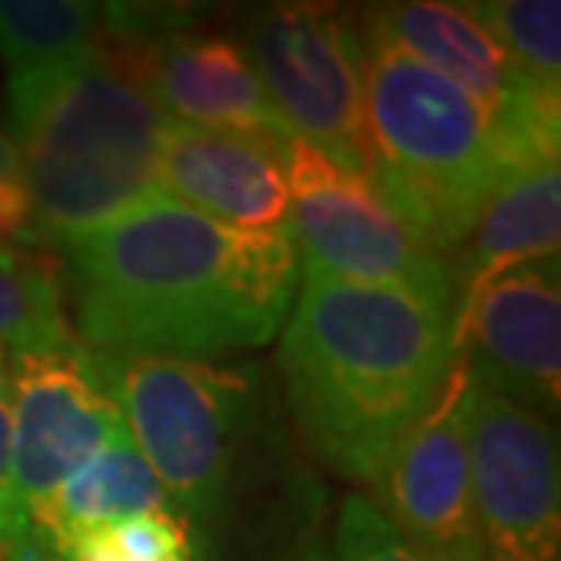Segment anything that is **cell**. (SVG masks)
Segmentation results:
<instances>
[{"mask_svg": "<svg viewBox=\"0 0 561 561\" xmlns=\"http://www.w3.org/2000/svg\"><path fill=\"white\" fill-rule=\"evenodd\" d=\"M62 296L92 354L216 362L274 343L299 288L288 230L249 233L153 194L59 244Z\"/></svg>", "mask_w": 561, "mask_h": 561, "instance_id": "1", "label": "cell"}, {"mask_svg": "<svg viewBox=\"0 0 561 561\" xmlns=\"http://www.w3.org/2000/svg\"><path fill=\"white\" fill-rule=\"evenodd\" d=\"M453 310L299 271L277 332V394L310 463L376 489L456 362Z\"/></svg>", "mask_w": 561, "mask_h": 561, "instance_id": "2", "label": "cell"}, {"mask_svg": "<svg viewBox=\"0 0 561 561\" xmlns=\"http://www.w3.org/2000/svg\"><path fill=\"white\" fill-rule=\"evenodd\" d=\"M168 117L103 44L8 77V136L22 157L37 249H59L157 190Z\"/></svg>", "mask_w": 561, "mask_h": 561, "instance_id": "3", "label": "cell"}, {"mask_svg": "<svg viewBox=\"0 0 561 561\" xmlns=\"http://www.w3.org/2000/svg\"><path fill=\"white\" fill-rule=\"evenodd\" d=\"M362 44L368 175L426 249L456 266L492 194L525 164L463 88L368 33Z\"/></svg>", "mask_w": 561, "mask_h": 561, "instance_id": "4", "label": "cell"}, {"mask_svg": "<svg viewBox=\"0 0 561 561\" xmlns=\"http://www.w3.org/2000/svg\"><path fill=\"white\" fill-rule=\"evenodd\" d=\"M99 362L125 431L197 540L277 387L260 365L150 354H99Z\"/></svg>", "mask_w": 561, "mask_h": 561, "instance_id": "5", "label": "cell"}, {"mask_svg": "<svg viewBox=\"0 0 561 561\" xmlns=\"http://www.w3.org/2000/svg\"><path fill=\"white\" fill-rule=\"evenodd\" d=\"M95 41L175 125L291 139L241 37L201 8L99 4Z\"/></svg>", "mask_w": 561, "mask_h": 561, "instance_id": "6", "label": "cell"}, {"mask_svg": "<svg viewBox=\"0 0 561 561\" xmlns=\"http://www.w3.org/2000/svg\"><path fill=\"white\" fill-rule=\"evenodd\" d=\"M285 179L299 271L409 291L453 310V266L412 233L373 179L302 139L285 142Z\"/></svg>", "mask_w": 561, "mask_h": 561, "instance_id": "7", "label": "cell"}, {"mask_svg": "<svg viewBox=\"0 0 561 561\" xmlns=\"http://www.w3.org/2000/svg\"><path fill=\"white\" fill-rule=\"evenodd\" d=\"M238 37L288 136L362 175L373 172L357 19L343 8L285 0L238 15Z\"/></svg>", "mask_w": 561, "mask_h": 561, "instance_id": "8", "label": "cell"}, {"mask_svg": "<svg viewBox=\"0 0 561 561\" xmlns=\"http://www.w3.org/2000/svg\"><path fill=\"white\" fill-rule=\"evenodd\" d=\"M4 362L11 401V485L26 511L33 547L41 551L37 533L55 492L125 426V420L110 394L99 354L73 335L8 351Z\"/></svg>", "mask_w": 561, "mask_h": 561, "instance_id": "9", "label": "cell"}, {"mask_svg": "<svg viewBox=\"0 0 561 561\" xmlns=\"http://www.w3.org/2000/svg\"><path fill=\"white\" fill-rule=\"evenodd\" d=\"M467 453L481 561H558L561 485L554 423L474 383Z\"/></svg>", "mask_w": 561, "mask_h": 561, "instance_id": "10", "label": "cell"}, {"mask_svg": "<svg viewBox=\"0 0 561 561\" xmlns=\"http://www.w3.org/2000/svg\"><path fill=\"white\" fill-rule=\"evenodd\" d=\"M329 492L299 448L280 409L271 398L252 426L208 529L197 536L201 561H313L324 525Z\"/></svg>", "mask_w": 561, "mask_h": 561, "instance_id": "11", "label": "cell"}, {"mask_svg": "<svg viewBox=\"0 0 561 561\" xmlns=\"http://www.w3.org/2000/svg\"><path fill=\"white\" fill-rule=\"evenodd\" d=\"M470 390L474 376L467 357L456 354L431 405L373 489V503L394 529L442 561H481L467 453Z\"/></svg>", "mask_w": 561, "mask_h": 561, "instance_id": "12", "label": "cell"}, {"mask_svg": "<svg viewBox=\"0 0 561 561\" xmlns=\"http://www.w3.org/2000/svg\"><path fill=\"white\" fill-rule=\"evenodd\" d=\"M456 351L478 387L554 420L561 405V277L558 260L529 263L481 291Z\"/></svg>", "mask_w": 561, "mask_h": 561, "instance_id": "13", "label": "cell"}, {"mask_svg": "<svg viewBox=\"0 0 561 561\" xmlns=\"http://www.w3.org/2000/svg\"><path fill=\"white\" fill-rule=\"evenodd\" d=\"M285 142L168 121L157 190L222 227L249 233L288 230Z\"/></svg>", "mask_w": 561, "mask_h": 561, "instance_id": "14", "label": "cell"}, {"mask_svg": "<svg viewBox=\"0 0 561 561\" xmlns=\"http://www.w3.org/2000/svg\"><path fill=\"white\" fill-rule=\"evenodd\" d=\"M561 241V168L558 161L525 168L503 183L456 255L453 343L492 280L529 263L558 260Z\"/></svg>", "mask_w": 561, "mask_h": 561, "instance_id": "15", "label": "cell"}, {"mask_svg": "<svg viewBox=\"0 0 561 561\" xmlns=\"http://www.w3.org/2000/svg\"><path fill=\"white\" fill-rule=\"evenodd\" d=\"M157 511H172V500H168L153 467L146 463V456L131 442V434L121 426L84 467H77L62 481L48 514H44L37 543L41 551L59 554L73 536Z\"/></svg>", "mask_w": 561, "mask_h": 561, "instance_id": "16", "label": "cell"}, {"mask_svg": "<svg viewBox=\"0 0 561 561\" xmlns=\"http://www.w3.org/2000/svg\"><path fill=\"white\" fill-rule=\"evenodd\" d=\"M99 4L81 0H0V62L8 77L62 66L95 44Z\"/></svg>", "mask_w": 561, "mask_h": 561, "instance_id": "17", "label": "cell"}, {"mask_svg": "<svg viewBox=\"0 0 561 561\" xmlns=\"http://www.w3.org/2000/svg\"><path fill=\"white\" fill-rule=\"evenodd\" d=\"M62 271L41 249H0V351L66 340Z\"/></svg>", "mask_w": 561, "mask_h": 561, "instance_id": "18", "label": "cell"}, {"mask_svg": "<svg viewBox=\"0 0 561 561\" xmlns=\"http://www.w3.org/2000/svg\"><path fill=\"white\" fill-rule=\"evenodd\" d=\"M500 41L507 59L547 92L561 88V4L558 0H478L467 4Z\"/></svg>", "mask_w": 561, "mask_h": 561, "instance_id": "19", "label": "cell"}, {"mask_svg": "<svg viewBox=\"0 0 561 561\" xmlns=\"http://www.w3.org/2000/svg\"><path fill=\"white\" fill-rule=\"evenodd\" d=\"M313 561H442L423 551L405 533L394 529V522L376 507L373 496L351 492L329 511L318 558Z\"/></svg>", "mask_w": 561, "mask_h": 561, "instance_id": "20", "label": "cell"}, {"mask_svg": "<svg viewBox=\"0 0 561 561\" xmlns=\"http://www.w3.org/2000/svg\"><path fill=\"white\" fill-rule=\"evenodd\" d=\"M0 561H59L33 547L26 511L11 485V401L4 351H0Z\"/></svg>", "mask_w": 561, "mask_h": 561, "instance_id": "21", "label": "cell"}, {"mask_svg": "<svg viewBox=\"0 0 561 561\" xmlns=\"http://www.w3.org/2000/svg\"><path fill=\"white\" fill-rule=\"evenodd\" d=\"M0 249H37L33 201L26 175H22L19 146L8 136V128H0Z\"/></svg>", "mask_w": 561, "mask_h": 561, "instance_id": "22", "label": "cell"}]
</instances>
